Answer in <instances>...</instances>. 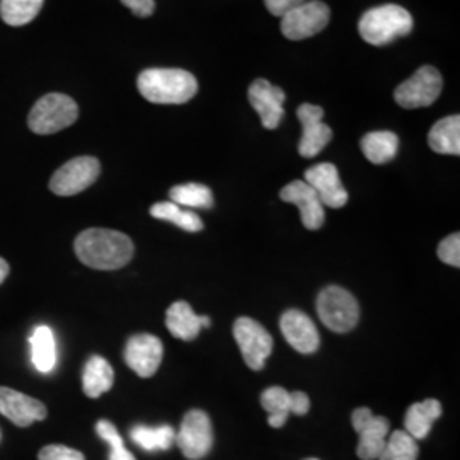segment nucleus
Instances as JSON below:
<instances>
[{
	"mask_svg": "<svg viewBox=\"0 0 460 460\" xmlns=\"http://www.w3.org/2000/svg\"><path fill=\"white\" fill-rule=\"evenodd\" d=\"M137 87L154 104H184L195 98L198 81L181 68H148L138 75Z\"/></svg>",
	"mask_w": 460,
	"mask_h": 460,
	"instance_id": "f03ea898",
	"label": "nucleus"
},
{
	"mask_svg": "<svg viewBox=\"0 0 460 460\" xmlns=\"http://www.w3.org/2000/svg\"><path fill=\"white\" fill-rule=\"evenodd\" d=\"M304 2L305 0H264V5L273 16L283 17L287 13H290L292 9H296V5L304 4Z\"/></svg>",
	"mask_w": 460,
	"mask_h": 460,
	"instance_id": "72a5a7b5",
	"label": "nucleus"
},
{
	"mask_svg": "<svg viewBox=\"0 0 460 460\" xmlns=\"http://www.w3.org/2000/svg\"><path fill=\"white\" fill-rule=\"evenodd\" d=\"M75 254L94 270H119L130 263L135 252L132 239L118 230L87 229L75 239Z\"/></svg>",
	"mask_w": 460,
	"mask_h": 460,
	"instance_id": "f257e3e1",
	"label": "nucleus"
},
{
	"mask_svg": "<svg viewBox=\"0 0 460 460\" xmlns=\"http://www.w3.org/2000/svg\"><path fill=\"white\" fill-rule=\"evenodd\" d=\"M164 357L163 341L154 334H135L125 346V362L140 377L157 374Z\"/></svg>",
	"mask_w": 460,
	"mask_h": 460,
	"instance_id": "ddd939ff",
	"label": "nucleus"
},
{
	"mask_svg": "<svg viewBox=\"0 0 460 460\" xmlns=\"http://www.w3.org/2000/svg\"><path fill=\"white\" fill-rule=\"evenodd\" d=\"M285 91L268 83L266 79H256L251 84L247 91V99L254 111L261 118V125L266 130H277L285 116L283 102H285Z\"/></svg>",
	"mask_w": 460,
	"mask_h": 460,
	"instance_id": "4468645a",
	"label": "nucleus"
},
{
	"mask_svg": "<svg viewBox=\"0 0 460 460\" xmlns=\"http://www.w3.org/2000/svg\"><path fill=\"white\" fill-rule=\"evenodd\" d=\"M304 181L317 193V197L324 207L341 208L348 203V191L340 180V172L336 165L329 163L313 165L305 171Z\"/></svg>",
	"mask_w": 460,
	"mask_h": 460,
	"instance_id": "2eb2a0df",
	"label": "nucleus"
},
{
	"mask_svg": "<svg viewBox=\"0 0 460 460\" xmlns=\"http://www.w3.org/2000/svg\"><path fill=\"white\" fill-rule=\"evenodd\" d=\"M279 198L287 203L296 205V208L300 210V220L305 229L317 230L323 227V224L326 220L324 205L321 203L317 193L304 180L287 184L279 191Z\"/></svg>",
	"mask_w": 460,
	"mask_h": 460,
	"instance_id": "dca6fc26",
	"label": "nucleus"
},
{
	"mask_svg": "<svg viewBox=\"0 0 460 460\" xmlns=\"http://www.w3.org/2000/svg\"><path fill=\"white\" fill-rule=\"evenodd\" d=\"M261 406L268 411L270 427L281 428L292 412L290 393L283 387H270L261 394Z\"/></svg>",
	"mask_w": 460,
	"mask_h": 460,
	"instance_id": "bb28decb",
	"label": "nucleus"
},
{
	"mask_svg": "<svg viewBox=\"0 0 460 460\" xmlns=\"http://www.w3.org/2000/svg\"><path fill=\"white\" fill-rule=\"evenodd\" d=\"M0 414L17 427L26 428L45 420L49 411L41 401L9 387H0Z\"/></svg>",
	"mask_w": 460,
	"mask_h": 460,
	"instance_id": "a211bd4d",
	"label": "nucleus"
},
{
	"mask_svg": "<svg viewBox=\"0 0 460 460\" xmlns=\"http://www.w3.org/2000/svg\"><path fill=\"white\" fill-rule=\"evenodd\" d=\"M176 444L186 459H203L214 445V429L208 414L201 410L186 412L176 435Z\"/></svg>",
	"mask_w": 460,
	"mask_h": 460,
	"instance_id": "9d476101",
	"label": "nucleus"
},
{
	"mask_svg": "<svg viewBox=\"0 0 460 460\" xmlns=\"http://www.w3.org/2000/svg\"><path fill=\"white\" fill-rule=\"evenodd\" d=\"M101 172V164L96 157H75L62 165L49 180L51 193L58 197H74L83 193L94 184Z\"/></svg>",
	"mask_w": 460,
	"mask_h": 460,
	"instance_id": "6e6552de",
	"label": "nucleus"
},
{
	"mask_svg": "<svg viewBox=\"0 0 460 460\" xmlns=\"http://www.w3.org/2000/svg\"><path fill=\"white\" fill-rule=\"evenodd\" d=\"M399 138L393 132H370L362 138L363 155L372 164H387L397 154Z\"/></svg>",
	"mask_w": 460,
	"mask_h": 460,
	"instance_id": "b1692460",
	"label": "nucleus"
},
{
	"mask_svg": "<svg viewBox=\"0 0 460 460\" xmlns=\"http://www.w3.org/2000/svg\"><path fill=\"white\" fill-rule=\"evenodd\" d=\"M290 399H292V412L296 416H304L309 412L311 408V401H309V395L304 394V393H290Z\"/></svg>",
	"mask_w": 460,
	"mask_h": 460,
	"instance_id": "c9c22d12",
	"label": "nucleus"
},
{
	"mask_svg": "<svg viewBox=\"0 0 460 460\" xmlns=\"http://www.w3.org/2000/svg\"><path fill=\"white\" fill-rule=\"evenodd\" d=\"M331 11L321 0H311L296 5L281 17V33L287 40L300 41L321 33L328 26Z\"/></svg>",
	"mask_w": 460,
	"mask_h": 460,
	"instance_id": "0eeeda50",
	"label": "nucleus"
},
{
	"mask_svg": "<svg viewBox=\"0 0 460 460\" xmlns=\"http://www.w3.org/2000/svg\"><path fill=\"white\" fill-rule=\"evenodd\" d=\"M305 460H319V459H305Z\"/></svg>",
	"mask_w": 460,
	"mask_h": 460,
	"instance_id": "4c0bfd02",
	"label": "nucleus"
},
{
	"mask_svg": "<svg viewBox=\"0 0 460 460\" xmlns=\"http://www.w3.org/2000/svg\"><path fill=\"white\" fill-rule=\"evenodd\" d=\"M79 118V106L74 99L60 93H49L36 101L28 116L31 132L51 135L72 127Z\"/></svg>",
	"mask_w": 460,
	"mask_h": 460,
	"instance_id": "20e7f679",
	"label": "nucleus"
},
{
	"mask_svg": "<svg viewBox=\"0 0 460 460\" xmlns=\"http://www.w3.org/2000/svg\"><path fill=\"white\" fill-rule=\"evenodd\" d=\"M31 362L41 374H49L58 362V348L55 334L49 326H38L30 336Z\"/></svg>",
	"mask_w": 460,
	"mask_h": 460,
	"instance_id": "aec40b11",
	"label": "nucleus"
},
{
	"mask_svg": "<svg viewBox=\"0 0 460 460\" xmlns=\"http://www.w3.org/2000/svg\"><path fill=\"white\" fill-rule=\"evenodd\" d=\"M317 314L321 323L334 332H349L360 321L357 298L341 287H326L317 296Z\"/></svg>",
	"mask_w": 460,
	"mask_h": 460,
	"instance_id": "39448f33",
	"label": "nucleus"
},
{
	"mask_svg": "<svg viewBox=\"0 0 460 460\" xmlns=\"http://www.w3.org/2000/svg\"><path fill=\"white\" fill-rule=\"evenodd\" d=\"M428 144L433 152L445 155H459L460 154V116H447L437 121L429 135Z\"/></svg>",
	"mask_w": 460,
	"mask_h": 460,
	"instance_id": "5701e85b",
	"label": "nucleus"
},
{
	"mask_svg": "<svg viewBox=\"0 0 460 460\" xmlns=\"http://www.w3.org/2000/svg\"><path fill=\"white\" fill-rule=\"evenodd\" d=\"M437 254L438 258L448 266H460V235L456 234H450L448 237H445L444 241L438 244L437 249Z\"/></svg>",
	"mask_w": 460,
	"mask_h": 460,
	"instance_id": "2f4dec72",
	"label": "nucleus"
},
{
	"mask_svg": "<svg viewBox=\"0 0 460 460\" xmlns=\"http://www.w3.org/2000/svg\"><path fill=\"white\" fill-rule=\"evenodd\" d=\"M96 431L99 437L111 447L110 452V460H137L133 457L132 452L127 450V447L123 444L121 435L118 433L115 425L108 420H101L96 425Z\"/></svg>",
	"mask_w": 460,
	"mask_h": 460,
	"instance_id": "7c9ffc66",
	"label": "nucleus"
},
{
	"mask_svg": "<svg viewBox=\"0 0 460 460\" xmlns=\"http://www.w3.org/2000/svg\"><path fill=\"white\" fill-rule=\"evenodd\" d=\"M411 30V14L395 4H385L367 11L358 22L360 36L374 47L389 45L397 38L408 36Z\"/></svg>",
	"mask_w": 460,
	"mask_h": 460,
	"instance_id": "7ed1b4c3",
	"label": "nucleus"
},
{
	"mask_svg": "<svg viewBox=\"0 0 460 460\" xmlns=\"http://www.w3.org/2000/svg\"><path fill=\"white\" fill-rule=\"evenodd\" d=\"M279 329L287 343L302 355H311L321 345V336L307 314L290 309L281 315Z\"/></svg>",
	"mask_w": 460,
	"mask_h": 460,
	"instance_id": "f3484780",
	"label": "nucleus"
},
{
	"mask_svg": "<svg viewBox=\"0 0 460 460\" xmlns=\"http://www.w3.org/2000/svg\"><path fill=\"white\" fill-rule=\"evenodd\" d=\"M212 321L205 315H197L191 309V305L184 300L174 302L167 313H165V326L169 332L182 340V341H193L203 328H208Z\"/></svg>",
	"mask_w": 460,
	"mask_h": 460,
	"instance_id": "6ab92c4d",
	"label": "nucleus"
},
{
	"mask_svg": "<svg viewBox=\"0 0 460 460\" xmlns=\"http://www.w3.org/2000/svg\"><path fill=\"white\" fill-rule=\"evenodd\" d=\"M418 452L420 448L411 435L404 429H397L387 438L378 460H416Z\"/></svg>",
	"mask_w": 460,
	"mask_h": 460,
	"instance_id": "c756f323",
	"label": "nucleus"
},
{
	"mask_svg": "<svg viewBox=\"0 0 460 460\" xmlns=\"http://www.w3.org/2000/svg\"><path fill=\"white\" fill-rule=\"evenodd\" d=\"M0 438H2V433H0Z\"/></svg>",
	"mask_w": 460,
	"mask_h": 460,
	"instance_id": "58836bf2",
	"label": "nucleus"
},
{
	"mask_svg": "<svg viewBox=\"0 0 460 460\" xmlns=\"http://www.w3.org/2000/svg\"><path fill=\"white\" fill-rule=\"evenodd\" d=\"M234 338L249 368L263 370L273 349V338L266 329L251 317H239L234 323Z\"/></svg>",
	"mask_w": 460,
	"mask_h": 460,
	"instance_id": "1a4fd4ad",
	"label": "nucleus"
},
{
	"mask_svg": "<svg viewBox=\"0 0 460 460\" xmlns=\"http://www.w3.org/2000/svg\"><path fill=\"white\" fill-rule=\"evenodd\" d=\"M298 121L302 123V138L298 144V154L305 159H313L323 152L332 138V130L323 121L324 111L321 106L304 102L296 110Z\"/></svg>",
	"mask_w": 460,
	"mask_h": 460,
	"instance_id": "f8f14e48",
	"label": "nucleus"
},
{
	"mask_svg": "<svg viewBox=\"0 0 460 460\" xmlns=\"http://www.w3.org/2000/svg\"><path fill=\"white\" fill-rule=\"evenodd\" d=\"M125 7H128L135 16L148 17L154 14L155 11V2L154 0H121Z\"/></svg>",
	"mask_w": 460,
	"mask_h": 460,
	"instance_id": "f704fd0d",
	"label": "nucleus"
},
{
	"mask_svg": "<svg viewBox=\"0 0 460 460\" xmlns=\"http://www.w3.org/2000/svg\"><path fill=\"white\" fill-rule=\"evenodd\" d=\"M113 382L115 372L108 360H104L99 355H94L87 360L83 374L84 394L91 399H98L113 387Z\"/></svg>",
	"mask_w": 460,
	"mask_h": 460,
	"instance_id": "412c9836",
	"label": "nucleus"
},
{
	"mask_svg": "<svg viewBox=\"0 0 460 460\" xmlns=\"http://www.w3.org/2000/svg\"><path fill=\"white\" fill-rule=\"evenodd\" d=\"M133 442L144 448L146 452H157V450H169L176 442V431L169 425L150 428L137 425L130 431Z\"/></svg>",
	"mask_w": 460,
	"mask_h": 460,
	"instance_id": "393cba45",
	"label": "nucleus"
},
{
	"mask_svg": "<svg viewBox=\"0 0 460 460\" xmlns=\"http://www.w3.org/2000/svg\"><path fill=\"white\" fill-rule=\"evenodd\" d=\"M442 416V404L437 399H427L423 402H416L410 406L404 418L406 433L414 440L427 438L433 423Z\"/></svg>",
	"mask_w": 460,
	"mask_h": 460,
	"instance_id": "4be33fe9",
	"label": "nucleus"
},
{
	"mask_svg": "<svg viewBox=\"0 0 460 460\" xmlns=\"http://www.w3.org/2000/svg\"><path fill=\"white\" fill-rule=\"evenodd\" d=\"M444 79L431 66H420L408 81L395 89V102L404 110L431 106L442 93Z\"/></svg>",
	"mask_w": 460,
	"mask_h": 460,
	"instance_id": "423d86ee",
	"label": "nucleus"
},
{
	"mask_svg": "<svg viewBox=\"0 0 460 460\" xmlns=\"http://www.w3.org/2000/svg\"><path fill=\"white\" fill-rule=\"evenodd\" d=\"M9 275V264L5 260L0 258V283H4V279H7Z\"/></svg>",
	"mask_w": 460,
	"mask_h": 460,
	"instance_id": "e433bc0d",
	"label": "nucleus"
},
{
	"mask_svg": "<svg viewBox=\"0 0 460 460\" xmlns=\"http://www.w3.org/2000/svg\"><path fill=\"white\" fill-rule=\"evenodd\" d=\"M38 460H85L79 450L66 445H49L40 450Z\"/></svg>",
	"mask_w": 460,
	"mask_h": 460,
	"instance_id": "473e14b6",
	"label": "nucleus"
},
{
	"mask_svg": "<svg viewBox=\"0 0 460 460\" xmlns=\"http://www.w3.org/2000/svg\"><path fill=\"white\" fill-rule=\"evenodd\" d=\"M150 215L154 218L171 222L186 232H199L203 229V222L195 212L184 210L182 207L172 203V201H161V203L152 205Z\"/></svg>",
	"mask_w": 460,
	"mask_h": 460,
	"instance_id": "a878e982",
	"label": "nucleus"
},
{
	"mask_svg": "<svg viewBox=\"0 0 460 460\" xmlns=\"http://www.w3.org/2000/svg\"><path fill=\"white\" fill-rule=\"evenodd\" d=\"M45 0H0V16L9 26H26L40 14Z\"/></svg>",
	"mask_w": 460,
	"mask_h": 460,
	"instance_id": "c85d7f7f",
	"label": "nucleus"
},
{
	"mask_svg": "<svg viewBox=\"0 0 460 460\" xmlns=\"http://www.w3.org/2000/svg\"><path fill=\"white\" fill-rule=\"evenodd\" d=\"M171 201L188 207V208H212L214 207V195L212 190L199 182H186L178 184L169 191Z\"/></svg>",
	"mask_w": 460,
	"mask_h": 460,
	"instance_id": "cd10ccee",
	"label": "nucleus"
},
{
	"mask_svg": "<svg viewBox=\"0 0 460 460\" xmlns=\"http://www.w3.org/2000/svg\"><path fill=\"white\" fill-rule=\"evenodd\" d=\"M351 423L355 431L360 435L357 456L362 460L378 459L387 442V433L391 427L389 420L384 416H376L368 408H358L353 411Z\"/></svg>",
	"mask_w": 460,
	"mask_h": 460,
	"instance_id": "9b49d317",
	"label": "nucleus"
}]
</instances>
